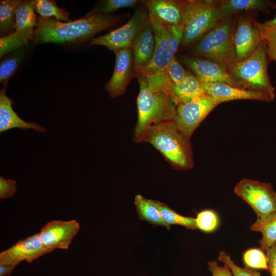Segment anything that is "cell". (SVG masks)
<instances>
[{
	"mask_svg": "<svg viewBox=\"0 0 276 276\" xmlns=\"http://www.w3.org/2000/svg\"><path fill=\"white\" fill-rule=\"evenodd\" d=\"M140 85L137 98V120L133 132L134 142H142L146 130L162 122L174 121L176 106L167 91L164 75L137 77Z\"/></svg>",
	"mask_w": 276,
	"mask_h": 276,
	"instance_id": "6da1fadb",
	"label": "cell"
},
{
	"mask_svg": "<svg viewBox=\"0 0 276 276\" xmlns=\"http://www.w3.org/2000/svg\"><path fill=\"white\" fill-rule=\"evenodd\" d=\"M250 229L262 234V237L258 243L260 248L265 251L276 242V212L265 217L257 218Z\"/></svg>",
	"mask_w": 276,
	"mask_h": 276,
	"instance_id": "603a6c76",
	"label": "cell"
},
{
	"mask_svg": "<svg viewBox=\"0 0 276 276\" xmlns=\"http://www.w3.org/2000/svg\"><path fill=\"white\" fill-rule=\"evenodd\" d=\"M15 31L0 39V57L33 40L38 21L32 1H20L15 9Z\"/></svg>",
	"mask_w": 276,
	"mask_h": 276,
	"instance_id": "ba28073f",
	"label": "cell"
},
{
	"mask_svg": "<svg viewBox=\"0 0 276 276\" xmlns=\"http://www.w3.org/2000/svg\"><path fill=\"white\" fill-rule=\"evenodd\" d=\"M221 103L204 93L190 102L176 106L173 121L181 133L189 140L194 131L210 112Z\"/></svg>",
	"mask_w": 276,
	"mask_h": 276,
	"instance_id": "30bf717a",
	"label": "cell"
},
{
	"mask_svg": "<svg viewBox=\"0 0 276 276\" xmlns=\"http://www.w3.org/2000/svg\"><path fill=\"white\" fill-rule=\"evenodd\" d=\"M24 55L22 48L13 51L3 59L0 64V82H6L20 64Z\"/></svg>",
	"mask_w": 276,
	"mask_h": 276,
	"instance_id": "83f0119b",
	"label": "cell"
},
{
	"mask_svg": "<svg viewBox=\"0 0 276 276\" xmlns=\"http://www.w3.org/2000/svg\"><path fill=\"white\" fill-rule=\"evenodd\" d=\"M220 4L221 1H187L182 23V47L199 40L220 21Z\"/></svg>",
	"mask_w": 276,
	"mask_h": 276,
	"instance_id": "8992f818",
	"label": "cell"
},
{
	"mask_svg": "<svg viewBox=\"0 0 276 276\" xmlns=\"http://www.w3.org/2000/svg\"><path fill=\"white\" fill-rule=\"evenodd\" d=\"M149 21L154 33L155 51L150 64L140 75L147 76L164 75L181 43L183 28L182 25L168 26Z\"/></svg>",
	"mask_w": 276,
	"mask_h": 276,
	"instance_id": "52a82bcc",
	"label": "cell"
},
{
	"mask_svg": "<svg viewBox=\"0 0 276 276\" xmlns=\"http://www.w3.org/2000/svg\"><path fill=\"white\" fill-rule=\"evenodd\" d=\"M254 25L264 28H276V14L274 17L271 19L265 21L263 23L256 22Z\"/></svg>",
	"mask_w": 276,
	"mask_h": 276,
	"instance_id": "ab89813d",
	"label": "cell"
},
{
	"mask_svg": "<svg viewBox=\"0 0 276 276\" xmlns=\"http://www.w3.org/2000/svg\"><path fill=\"white\" fill-rule=\"evenodd\" d=\"M165 86L170 99L176 106L188 103L206 93L203 82L190 72L181 82L174 84L166 80Z\"/></svg>",
	"mask_w": 276,
	"mask_h": 276,
	"instance_id": "ffe728a7",
	"label": "cell"
},
{
	"mask_svg": "<svg viewBox=\"0 0 276 276\" xmlns=\"http://www.w3.org/2000/svg\"><path fill=\"white\" fill-rule=\"evenodd\" d=\"M80 227L76 220H53L48 222L38 234L42 245L50 253L56 249H68Z\"/></svg>",
	"mask_w": 276,
	"mask_h": 276,
	"instance_id": "7c38bea8",
	"label": "cell"
},
{
	"mask_svg": "<svg viewBox=\"0 0 276 276\" xmlns=\"http://www.w3.org/2000/svg\"><path fill=\"white\" fill-rule=\"evenodd\" d=\"M267 47V54L269 59L276 61V44L274 43L265 41Z\"/></svg>",
	"mask_w": 276,
	"mask_h": 276,
	"instance_id": "74e56055",
	"label": "cell"
},
{
	"mask_svg": "<svg viewBox=\"0 0 276 276\" xmlns=\"http://www.w3.org/2000/svg\"><path fill=\"white\" fill-rule=\"evenodd\" d=\"M179 59L181 63L203 82H222L234 87H239L237 83L230 76L226 69L215 61L183 55L180 57Z\"/></svg>",
	"mask_w": 276,
	"mask_h": 276,
	"instance_id": "2e32d148",
	"label": "cell"
},
{
	"mask_svg": "<svg viewBox=\"0 0 276 276\" xmlns=\"http://www.w3.org/2000/svg\"><path fill=\"white\" fill-rule=\"evenodd\" d=\"M155 47L154 30L149 21L136 35L131 47L134 77L141 74L150 64L153 57Z\"/></svg>",
	"mask_w": 276,
	"mask_h": 276,
	"instance_id": "e0dca14e",
	"label": "cell"
},
{
	"mask_svg": "<svg viewBox=\"0 0 276 276\" xmlns=\"http://www.w3.org/2000/svg\"><path fill=\"white\" fill-rule=\"evenodd\" d=\"M218 260L226 265L230 269L233 276H261L260 272L246 267H241L231 259L224 251H220Z\"/></svg>",
	"mask_w": 276,
	"mask_h": 276,
	"instance_id": "4dcf8cb0",
	"label": "cell"
},
{
	"mask_svg": "<svg viewBox=\"0 0 276 276\" xmlns=\"http://www.w3.org/2000/svg\"><path fill=\"white\" fill-rule=\"evenodd\" d=\"M265 251L270 275L276 276V242Z\"/></svg>",
	"mask_w": 276,
	"mask_h": 276,
	"instance_id": "d590c367",
	"label": "cell"
},
{
	"mask_svg": "<svg viewBox=\"0 0 276 276\" xmlns=\"http://www.w3.org/2000/svg\"><path fill=\"white\" fill-rule=\"evenodd\" d=\"M203 83L205 91L221 103L236 100H256L267 102L274 100L266 93L248 90L225 83Z\"/></svg>",
	"mask_w": 276,
	"mask_h": 276,
	"instance_id": "d6986e66",
	"label": "cell"
},
{
	"mask_svg": "<svg viewBox=\"0 0 276 276\" xmlns=\"http://www.w3.org/2000/svg\"><path fill=\"white\" fill-rule=\"evenodd\" d=\"M234 191L252 208L257 218L276 212V191L270 183L244 178L236 184Z\"/></svg>",
	"mask_w": 276,
	"mask_h": 276,
	"instance_id": "9c48e42d",
	"label": "cell"
},
{
	"mask_svg": "<svg viewBox=\"0 0 276 276\" xmlns=\"http://www.w3.org/2000/svg\"><path fill=\"white\" fill-rule=\"evenodd\" d=\"M236 27L233 19L221 20L199 39L193 54L215 61L227 70L236 61L234 44Z\"/></svg>",
	"mask_w": 276,
	"mask_h": 276,
	"instance_id": "5b68a950",
	"label": "cell"
},
{
	"mask_svg": "<svg viewBox=\"0 0 276 276\" xmlns=\"http://www.w3.org/2000/svg\"><path fill=\"white\" fill-rule=\"evenodd\" d=\"M262 41L259 30L249 18H240L234 38L236 61L248 58Z\"/></svg>",
	"mask_w": 276,
	"mask_h": 276,
	"instance_id": "ac0fdd59",
	"label": "cell"
},
{
	"mask_svg": "<svg viewBox=\"0 0 276 276\" xmlns=\"http://www.w3.org/2000/svg\"><path fill=\"white\" fill-rule=\"evenodd\" d=\"M116 62L113 74L105 85L111 98L122 95L128 85L134 77L133 55L131 48L114 52Z\"/></svg>",
	"mask_w": 276,
	"mask_h": 276,
	"instance_id": "9a60e30c",
	"label": "cell"
},
{
	"mask_svg": "<svg viewBox=\"0 0 276 276\" xmlns=\"http://www.w3.org/2000/svg\"><path fill=\"white\" fill-rule=\"evenodd\" d=\"M189 73L174 56L167 67L164 76L168 81L176 84L182 81L188 76Z\"/></svg>",
	"mask_w": 276,
	"mask_h": 276,
	"instance_id": "1f68e13d",
	"label": "cell"
},
{
	"mask_svg": "<svg viewBox=\"0 0 276 276\" xmlns=\"http://www.w3.org/2000/svg\"><path fill=\"white\" fill-rule=\"evenodd\" d=\"M20 1L2 0L0 2V35H9L15 31V9Z\"/></svg>",
	"mask_w": 276,
	"mask_h": 276,
	"instance_id": "d4e9b609",
	"label": "cell"
},
{
	"mask_svg": "<svg viewBox=\"0 0 276 276\" xmlns=\"http://www.w3.org/2000/svg\"><path fill=\"white\" fill-rule=\"evenodd\" d=\"M141 2L148 11L149 20L168 26L182 25L187 1L145 0Z\"/></svg>",
	"mask_w": 276,
	"mask_h": 276,
	"instance_id": "5bb4252c",
	"label": "cell"
},
{
	"mask_svg": "<svg viewBox=\"0 0 276 276\" xmlns=\"http://www.w3.org/2000/svg\"><path fill=\"white\" fill-rule=\"evenodd\" d=\"M134 204L139 218L145 220L154 226H163L168 229V226L162 219L157 208L153 203L151 199H148L141 195H136L134 199Z\"/></svg>",
	"mask_w": 276,
	"mask_h": 276,
	"instance_id": "cb8c5ba5",
	"label": "cell"
},
{
	"mask_svg": "<svg viewBox=\"0 0 276 276\" xmlns=\"http://www.w3.org/2000/svg\"><path fill=\"white\" fill-rule=\"evenodd\" d=\"M195 220L197 229L205 233L214 232L219 225L217 213L210 209L203 210L198 213Z\"/></svg>",
	"mask_w": 276,
	"mask_h": 276,
	"instance_id": "f546056e",
	"label": "cell"
},
{
	"mask_svg": "<svg viewBox=\"0 0 276 276\" xmlns=\"http://www.w3.org/2000/svg\"><path fill=\"white\" fill-rule=\"evenodd\" d=\"M254 26L258 28L262 40L276 44V28H264Z\"/></svg>",
	"mask_w": 276,
	"mask_h": 276,
	"instance_id": "8d00e7d4",
	"label": "cell"
},
{
	"mask_svg": "<svg viewBox=\"0 0 276 276\" xmlns=\"http://www.w3.org/2000/svg\"><path fill=\"white\" fill-rule=\"evenodd\" d=\"M275 7L273 3L264 0L221 1L220 21L229 19L235 14L246 10H269Z\"/></svg>",
	"mask_w": 276,
	"mask_h": 276,
	"instance_id": "7402d4cb",
	"label": "cell"
},
{
	"mask_svg": "<svg viewBox=\"0 0 276 276\" xmlns=\"http://www.w3.org/2000/svg\"><path fill=\"white\" fill-rule=\"evenodd\" d=\"M143 142L151 144L177 170H187L193 167L190 140L181 133L173 121L149 127L144 134Z\"/></svg>",
	"mask_w": 276,
	"mask_h": 276,
	"instance_id": "3957f363",
	"label": "cell"
},
{
	"mask_svg": "<svg viewBox=\"0 0 276 276\" xmlns=\"http://www.w3.org/2000/svg\"><path fill=\"white\" fill-rule=\"evenodd\" d=\"M13 101L6 95V87L0 91V132L3 133L13 128L21 130L32 129L44 132L46 129L40 125L26 122L21 119L12 108Z\"/></svg>",
	"mask_w": 276,
	"mask_h": 276,
	"instance_id": "44dd1931",
	"label": "cell"
},
{
	"mask_svg": "<svg viewBox=\"0 0 276 276\" xmlns=\"http://www.w3.org/2000/svg\"><path fill=\"white\" fill-rule=\"evenodd\" d=\"M268 58L267 45L262 40L248 58L232 63L227 71L240 88L266 93L274 99L275 88L267 73Z\"/></svg>",
	"mask_w": 276,
	"mask_h": 276,
	"instance_id": "277c9868",
	"label": "cell"
},
{
	"mask_svg": "<svg viewBox=\"0 0 276 276\" xmlns=\"http://www.w3.org/2000/svg\"><path fill=\"white\" fill-rule=\"evenodd\" d=\"M116 22L115 16L101 13L67 22L40 17L32 41L34 44L83 42L110 28Z\"/></svg>",
	"mask_w": 276,
	"mask_h": 276,
	"instance_id": "7a4b0ae2",
	"label": "cell"
},
{
	"mask_svg": "<svg viewBox=\"0 0 276 276\" xmlns=\"http://www.w3.org/2000/svg\"><path fill=\"white\" fill-rule=\"evenodd\" d=\"M245 267L255 270H268L266 254L259 248H251L245 250L243 254Z\"/></svg>",
	"mask_w": 276,
	"mask_h": 276,
	"instance_id": "f1b7e54d",
	"label": "cell"
},
{
	"mask_svg": "<svg viewBox=\"0 0 276 276\" xmlns=\"http://www.w3.org/2000/svg\"><path fill=\"white\" fill-rule=\"evenodd\" d=\"M137 0H107L103 3L99 11L101 14H107L124 8L134 7Z\"/></svg>",
	"mask_w": 276,
	"mask_h": 276,
	"instance_id": "d6a6232c",
	"label": "cell"
},
{
	"mask_svg": "<svg viewBox=\"0 0 276 276\" xmlns=\"http://www.w3.org/2000/svg\"><path fill=\"white\" fill-rule=\"evenodd\" d=\"M49 253L43 247L38 234L19 240L0 254V264L17 266L25 261L31 263L44 254Z\"/></svg>",
	"mask_w": 276,
	"mask_h": 276,
	"instance_id": "4fadbf2b",
	"label": "cell"
},
{
	"mask_svg": "<svg viewBox=\"0 0 276 276\" xmlns=\"http://www.w3.org/2000/svg\"><path fill=\"white\" fill-rule=\"evenodd\" d=\"M34 10L42 18H54L60 21H70L68 12L50 0L32 1Z\"/></svg>",
	"mask_w": 276,
	"mask_h": 276,
	"instance_id": "4316f807",
	"label": "cell"
},
{
	"mask_svg": "<svg viewBox=\"0 0 276 276\" xmlns=\"http://www.w3.org/2000/svg\"><path fill=\"white\" fill-rule=\"evenodd\" d=\"M16 181L0 177V198L6 199L13 196L16 191Z\"/></svg>",
	"mask_w": 276,
	"mask_h": 276,
	"instance_id": "836d02e7",
	"label": "cell"
},
{
	"mask_svg": "<svg viewBox=\"0 0 276 276\" xmlns=\"http://www.w3.org/2000/svg\"><path fill=\"white\" fill-rule=\"evenodd\" d=\"M208 269L212 276H232L233 274L228 267L224 264L220 266L217 261L212 260L208 262Z\"/></svg>",
	"mask_w": 276,
	"mask_h": 276,
	"instance_id": "e575fe53",
	"label": "cell"
},
{
	"mask_svg": "<svg viewBox=\"0 0 276 276\" xmlns=\"http://www.w3.org/2000/svg\"><path fill=\"white\" fill-rule=\"evenodd\" d=\"M158 210L164 222L170 227L171 225H178L188 229H197L195 218L181 215L164 203L152 200Z\"/></svg>",
	"mask_w": 276,
	"mask_h": 276,
	"instance_id": "484cf974",
	"label": "cell"
},
{
	"mask_svg": "<svg viewBox=\"0 0 276 276\" xmlns=\"http://www.w3.org/2000/svg\"><path fill=\"white\" fill-rule=\"evenodd\" d=\"M15 267L13 265L0 264V276H10Z\"/></svg>",
	"mask_w": 276,
	"mask_h": 276,
	"instance_id": "f35d334b",
	"label": "cell"
},
{
	"mask_svg": "<svg viewBox=\"0 0 276 276\" xmlns=\"http://www.w3.org/2000/svg\"><path fill=\"white\" fill-rule=\"evenodd\" d=\"M149 22L146 8L137 9L126 24L103 35L92 38L89 44L103 45L114 52L131 48L136 35Z\"/></svg>",
	"mask_w": 276,
	"mask_h": 276,
	"instance_id": "8fae6325",
	"label": "cell"
}]
</instances>
